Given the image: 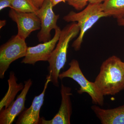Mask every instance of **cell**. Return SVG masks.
Listing matches in <instances>:
<instances>
[{
	"mask_svg": "<svg viewBox=\"0 0 124 124\" xmlns=\"http://www.w3.org/2000/svg\"><path fill=\"white\" fill-rule=\"evenodd\" d=\"M94 82L104 96L115 95L124 90V62L116 55L107 59Z\"/></svg>",
	"mask_w": 124,
	"mask_h": 124,
	"instance_id": "6da1fadb",
	"label": "cell"
},
{
	"mask_svg": "<svg viewBox=\"0 0 124 124\" xmlns=\"http://www.w3.org/2000/svg\"><path fill=\"white\" fill-rule=\"evenodd\" d=\"M80 28L77 23L72 22L61 31L57 46L53 51L48 62V74L51 82L54 85L59 86L58 79L60 71L66 64L69 42L79 35Z\"/></svg>",
	"mask_w": 124,
	"mask_h": 124,
	"instance_id": "7a4b0ae2",
	"label": "cell"
},
{
	"mask_svg": "<svg viewBox=\"0 0 124 124\" xmlns=\"http://www.w3.org/2000/svg\"><path fill=\"white\" fill-rule=\"evenodd\" d=\"M108 17V16L103 10L102 4L91 3H89L80 12L71 11L64 16V21L67 22H77L80 28L79 36L72 45L75 51H78L80 49L86 32L101 18Z\"/></svg>",
	"mask_w": 124,
	"mask_h": 124,
	"instance_id": "3957f363",
	"label": "cell"
},
{
	"mask_svg": "<svg viewBox=\"0 0 124 124\" xmlns=\"http://www.w3.org/2000/svg\"><path fill=\"white\" fill-rule=\"evenodd\" d=\"M70 67L66 71L59 74V78L62 80L69 78L79 85L78 93L82 94L86 93L91 97L93 104L102 106L104 103V95L96 85L95 82H91L85 78L80 68L79 62L73 59L69 63Z\"/></svg>",
	"mask_w": 124,
	"mask_h": 124,
	"instance_id": "277c9868",
	"label": "cell"
},
{
	"mask_svg": "<svg viewBox=\"0 0 124 124\" xmlns=\"http://www.w3.org/2000/svg\"><path fill=\"white\" fill-rule=\"evenodd\" d=\"M28 46L25 39L17 35L14 36L0 48V78L3 79L5 73L14 61L25 57Z\"/></svg>",
	"mask_w": 124,
	"mask_h": 124,
	"instance_id": "5b68a950",
	"label": "cell"
},
{
	"mask_svg": "<svg viewBox=\"0 0 124 124\" xmlns=\"http://www.w3.org/2000/svg\"><path fill=\"white\" fill-rule=\"evenodd\" d=\"M53 7L50 0H45L37 11L36 14L41 21L40 31L37 35L40 42H46L51 39V30L58 27L57 23L59 15L54 13Z\"/></svg>",
	"mask_w": 124,
	"mask_h": 124,
	"instance_id": "8992f818",
	"label": "cell"
},
{
	"mask_svg": "<svg viewBox=\"0 0 124 124\" xmlns=\"http://www.w3.org/2000/svg\"><path fill=\"white\" fill-rule=\"evenodd\" d=\"M55 31L53 38L49 41L36 46L28 47L26 54L22 63L34 65L39 61H48L58 41L61 33V29L58 26Z\"/></svg>",
	"mask_w": 124,
	"mask_h": 124,
	"instance_id": "52a82bcc",
	"label": "cell"
},
{
	"mask_svg": "<svg viewBox=\"0 0 124 124\" xmlns=\"http://www.w3.org/2000/svg\"><path fill=\"white\" fill-rule=\"evenodd\" d=\"M9 17L16 23L18 27L17 35L26 39L31 32L41 29V21L35 13L18 12L11 9Z\"/></svg>",
	"mask_w": 124,
	"mask_h": 124,
	"instance_id": "ba28073f",
	"label": "cell"
},
{
	"mask_svg": "<svg viewBox=\"0 0 124 124\" xmlns=\"http://www.w3.org/2000/svg\"><path fill=\"white\" fill-rule=\"evenodd\" d=\"M71 89L61 85L62 101L59 110L52 119L46 120L44 117L41 118L40 124H70L72 113V106L71 96L72 95Z\"/></svg>",
	"mask_w": 124,
	"mask_h": 124,
	"instance_id": "9c48e42d",
	"label": "cell"
},
{
	"mask_svg": "<svg viewBox=\"0 0 124 124\" xmlns=\"http://www.w3.org/2000/svg\"><path fill=\"white\" fill-rule=\"evenodd\" d=\"M32 84L31 79L25 81L24 88L15 101L7 108L0 111V124H12L16 116L24 110L26 97Z\"/></svg>",
	"mask_w": 124,
	"mask_h": 124,
	"instance_id": "30bf717a",
	"label": "cell"
},
{
	"mask_svg": "<svg viewBox=\"0 0 124 124\" xmlns=\"http://www.w3.org/2000/svg\"><path fill=\"white\" fill-rule=\"evenodd\" d=\"M51 82L50 76H46L43 91L38 96L33 99L32 103L29 108L24 110L20 113L16 124H40L41 118L40 112L41 108L43 104L45 93L48 85Z\"/></svg>",
	"mask_w": 124,
	"mask_h": 124,
	"instance_id": "8fae6325",
	"label": "cell"
},
{
	"mask_svg": "<svg viewBox=\"0 0 124 124\" xmlns=\"http://www.w3.org/2000/svg\"><path fill=\"white\" fill-rule=\"evenodd\" d=\"M91 108L102 124H124V104L110 109H103L95 104Z\"/></svg>",
	"mask_w": 124,
	"mask_h": 124,
	"instance_id": "7c38bea8",
	"label": "cell"
},
{
	"mask_svg": "<svg viewBox=\"0 0 124 124\" xmlns=\"http://www.w3.org/2000/svg\"><path fill=\"white\" fill-rule=\"evenodd\" d=\"M17 78L13 71L10 73L9 78L8 80V89L4 97L0 102V111L4 108H7L14 101L16 96L19 92L23 90L24 85L22 83L18 84Z\"/></svg>",
	"mask_w": 124,
	"mask_h": 124,
	"instance_id": "4fadbf2b",
	"label": "cell"
},
{
	"mask_svg": "<svg viewBox=\"0 0 124 124\" xmlns=\"http://www.w3.org/2000/svg\"><path fill=\"white\" fill-rule=\"evenodd\" d=\"M102 7L108 17L117 19L124 17V0H105Z\"/></svg>",
	"mask_w": 124,
	"mask_h": 124,
	"instance_id": "5bb4252c",
	"label": "cell"
},
{
	"mask_svg": "<svg viewBox=\"0 0 124 124\" xmlns=\"http://www.w3.org/2000/svg\"><path fill=\"white\" fill-rule=\"evenodd\" d=\"M11 9L22 13H35L38 9L31 0H12Z\"/></svg>",
	"mask_w": 124,
	"mask_h": 124,
	"instance_id": "9a60e30c",
	"label": "cell"
},
{
	"mask_svg": "<svg viewBox=\"0 0 124 124\" xmlns=\"http://www.w3.org/2000/svg\"><path fill=\"white\" fill-rule=\"evenodd\" d=\"M89 0H69L68 4L77 10H82L88 5Z\"/></svg>",
	"mask_w": 124,
	"mask_h": 124,
	"instance_id": "2e32d148",
	"label": "cell"
},
{
	"mask_svg": "<svg viewBox=\"0 0 124 124\" xmlns=\"http://www.w3.org/2000/svg\"><path fill=\"white\" fill-rule=\"evenodd\" d=\"M12 0H0V10L1 11L6 7H11Z\"/></svg>",
	"mask_w": 124,
	"mask_h": 124,
	"instance_id": "e0dca14e",
	"label": "cell"
},
{
	"mask_svg": "<svg viewBox=\"0 0 124 124\" xmlns=\"http://www.w3.org/2000/svg\"><path fill=\"white\" fill-rule=\"evenodd\" d=\"M45 0H31L32 2L37 8L39 9L42 6Z\"/></svg>",
	"mask_w": 124,
	"mask_h": 124,
	"instance_id": "ac0fdd59",
	"label": "cell"
},
{
	"mask_svg": "<svg viewBox=\"0 0 124 124\" xmlns=\"http://www.w3.org/2000/svg\"><path fill=\"white\" fill-rule=\"evenodd\" d=\"M53 6L54 7L55 5H57L59 3L62 2H65L66 1V0H50Z\"/></svg>",
	"mask_w": 124,
	"mask_h": 124,
	"instance_id": "d6986e66",
	"label": "cell"
},
{
	"mask_svg": "<svg viewBox=\"0 0 124 124\" xmlns=\"http://www.w3.org/2000/svg\"><path fill=\"white\" fill-rule=\"evenodd\" d=\"M117 20L118 25L120 26L124 27V17L118 19Z\"/></svg>",
	"mask_w": 124,
	"mask_h": 124,
	"instance_id": "ffe728a7",
	"label": "cell"
},
{
	"mask_svg": "<svg viewBox=\"0 0 124 124\" xmlns=\"http://www.w3.org/2000/svg\"><path fill=\"white\" fill-rule=\"evenodd\" d=\"M105 0H89V3L91 4H102Z\"/></svg>",
	"mask_w": 124,
	"mask_h": 124,
	"instance_id": "44dd1931",
	"label": "cell"
},
{
	"mask_svg": "<svg viewBox=\"0 0 124 124\" xmlns=\"http://www.w3.org/2000/svg\"><path fill=\"white\" fill-rule=\"evenodd\" d=\"M6 24V21L5 20H1L0 21V28L1 29Z\"/></svg>",
	"mask_w": 124,
	"mask_h": 124,
	"instance_id": "7402d4cb",
	"label": "cell"
},
{
	"mask_svg": "<svg viewBox=\"0 0 124 124\" xmlns=\"http://www.w3.org/2000/svg\"><path fill=\"white\" fill-rule=\"evenodd\" d=\"M68 0H66V1H68Z\"/></svg>",
	"mask_w": 124,
	"mask_h": 124,
	"instance_id": "603a6c76",
	"label": "cell"
}]
</instances>
